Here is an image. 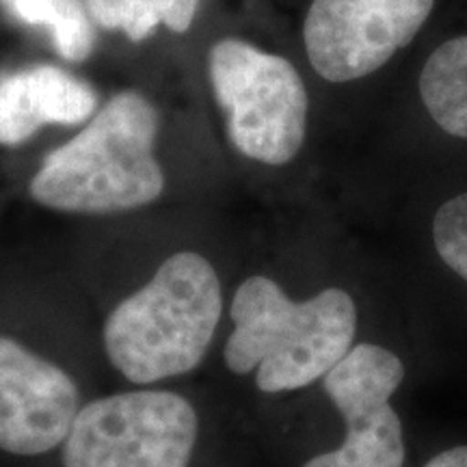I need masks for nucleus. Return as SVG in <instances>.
Instances as JSON below:
<instances>
[{"mask_svg":"<svg viewBox=\"0 0 467 467\" xmlns=\"http://www.w3.org/2000/svg\"><path fill=\"white\" fill-rule=\"evenodd\" d=\"M238 0H83L100 57L132 63L191 57L195 44Z\"/></svg>","mask_w":467,"mask_h":467,"instance_id":"obj_9","label":"nucleus"},{"mask_svg":"<svg viewBox=\"0 0 467 467\" xmlns=\"http://www.w3.org/2000/svg\"><path fill=\"white\" fill-rule=\"evenodd\" d=\"M223 292L217 271L195 251H180L121 301L104 325V348L132 383L186 375L206 358Z\"/></svg>","mask_w":467,"mask_h":467,"instance_id":"obj_4","label":"nucleus"},{"mask_svg":"<svg viewBox=\"0 0 467 467\" xmlns=\"http://www.w3.org/2000/svg\"><path fill=\"white\" fill-rule=\"evenodd\" d=\"M234 331L225 364L234 375L255 370L266 394L307 388L353 347L358 307L348 292L327 288L307 301H292L273 279H244L232 299Z\"/></svg>","mask_w":467,"mask_h":467,"instance_id":"obj_3","label":"nucleus"},{"mask_svg":"<svg viewBox=\"0 0 467 467\" xmlns=\"http://www.w3.org/2000/svg\"><path fill=\"white\" fill-rule=\"evenodd\" d=\"M396 76L407 80L426 130L467 145V0H451Z\"/></svg>","mask_w":467,"mask_h":467,"instance_id":"obj_10","label":"nucleus"},{"mask_svg":"<svg viewBox=\"0 0 467 467\" xmlns=\"http://www.w3.org/2000/svg\"><path fill=\"white\" fill-rule=\"evenodd\" d=\"M314 83L355 89L396 76L451 0H275Z\"/></svg>","mask_w":467,"mask_h":467,"instance_id":"obj_5","label":"nucleus"},{"mask_svg":"<svg viewBox=\"0 0 467 467\" xmlns=\"http://www.w3.org/2000/svg\"><path fill=\"white\" fill-rule=\"evenodd\" d=\"M78 409V389L63 368L0 336V451H52L67 440Z\"/></svg>","mask_w":467,"mask_h":467,"instance_id":"obj_8","label":"nucleus"},{"mask_svg":"<svg viewBox=\"0 0 467 467\" xmlns=\"http://www.w3.org/2000/svg\"><path fill=\"white\" fill-rule=\"evenodd\" d=\"M200 420L184 396L165 389L113 394L80 407L66 467H189Z\"/></svg>","mask_w":467,"mask_h":467,"instance_id":"obj_6","label":"nucleus"},{"mask_svg":"<svg viewBox=\"0 0 467 467\" xmlns=\"http://www.w3.org/2000/svg\"><path fill=\"white\" fill-rule=\"evenodd\" d=\"M424 467H467V446H457L437 454Z\"/></svg>","mask_w":467,"mask_h":467,"instance_id":"obj_14","label":"nucleus"},{"mask_svg":"<svg viewBox=\"0 0 467 467\" xmlns=\"http://www.w3.org/2000/svg\"><path fill=\"white\" fill-rule=\"evenodd\" d=\"M167 115L150 87L126 85L91 119L52 148L28 182L39 206L69 214L145 208L167 191L162 159Z\"/></svg>","mask_w":467,"mask_h":467,"instance_id":"obj_2","label":"nucleus"},{"mask_svg":"<svg viewBox=\"0 0 467 467\" xmlns=\"http://www.w3.org/2000/svg\"><path fill=\"white\" fill-rule=\"evenodd\" d=\"M22 26L46 39L58 61L72 67L100 58V42L83 0H0Z\"/></svg>","mask_w":467,"mask_h":467,"instance_id":"obj_12","label":"nucleus"},{"mask_svg":"<svg viewBox=\"0 0 467 467\" xmlns=\"http://www.w3.org/2000/svg\"><path fill=\"white\" fill-rule=\"evenodd\" d=\"M433 241L443 265L467 282V191L448 197L437 208Z\"/></svg>","mask_w":467,"mask_h":467,"instance_id":"obj_13","label":"nucleus"},{"mask_svg":"<svg viewBox=\"0 0 467 467\" xmlns=\"http://www.w3.org/2000/svg\"><path fill=\"white\" fill-rule=\"evenodd\" d=\"M100 107L89 78L63 61H33L0 76V145L20 148L48 126L80 128Z\"/></svg>","mask_w":467,"mask_h":467,"instance_id":"obj_11","label":"nucleus"},{"mask_svg":"<svg viewBox=\"0 0 467 467\" xmlns=\"http://www.w3.org/2000/svg\"><path fill=\"white\" fill-rule=\"evenodd\" d=\"M227 148L260 169L301 159L312 128V76L273 0H238L191 52Z\"/></svg>","mask_w":467,"mask_h":467,"instance_id":"obj_1","label":"nucleus"},{"mask_svg":"<svg viewBox=\"0 0 467 467\" xmlns=\"http://www.w3.org/2000/svg\"><path fill=\"white\" fill-rule=\"evenodd\" d=\"M405 379V366L379 344H358L323 377V388L347 422L337 451L318 454L303 467H402L405 440L399 413L389 405Z\"/></svg>","mask_w":467,"mask_h":467,"instance_id":"obj_7","label":"nucleus"}]
</instances>
